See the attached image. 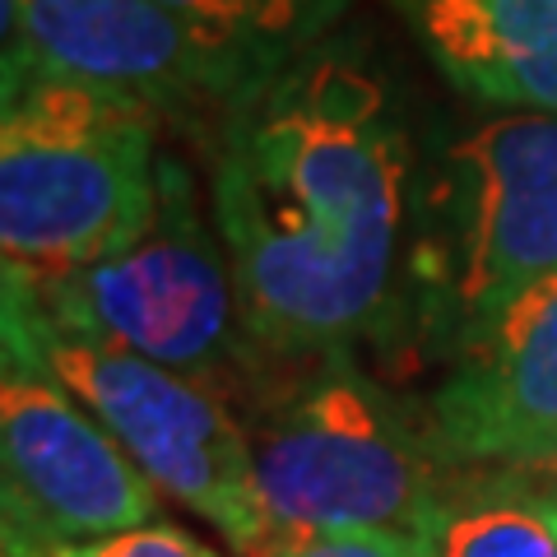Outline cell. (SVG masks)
<instances>
[{
  "mask_svg": "<svg viewBox=\"0 0 557 557\" xmlns=\"http://www.w3.org/2000/svg\"><path fill=\"white\" fill-rule=\"evenodd\" d=\"M409 135L372 70L317 51L219 121L209 214L256 344L330 358L386 325L409 233Z\"/></svg>",
  "mask_w": 557,
  "mask_h": 557,
  "instance_id": "6da1fadb",
  "label": "cell"
},
{
  "mask_svg": "<svg viewBox=\"0 0 557 557\" xmlns=\"http://www.w3.org/2000/svg\"><path fill=\"white\" fill-rule=\"evenodd\" d=\"M163 126L135 98L5 70L0 256L10 284L51 288L149 228L159 209Z\"/></svg>",
  "mask_w": 557,
  "mask_h": 557,
  "instance_id": "7a4b0ae2",
  "label": "cell"
},
{
  "mask_svg": "<svg viewBox=\"0 0 557 557\" xmlns=\"http://www.w3.org/2000/svg\"><path fill=\"white\" fill-rule=\"evenodd\" d=\"M274 534L423 530L456 460L344 354L278 368L242 413Z\"/></svg>",
  "mask_w": 557,
  "mask_h": 557,
  "instance_id": "3957f363",
  "label": "cell"
},
{
  "mask_svg": "<svg viewBox=\"0 0 557 557\" xmlns=\"http://www.w3.org/2000/svg\"><path fill=\"white\" fill-rule=\"evenodd\" d=\"M24 293L51 325L159 362L214 391L233 413L265 391L278 362L247 330L214 214L209 205L200 209V190L177 153H163L159 209L145 233L61 284Z\"/></svg>",
  "mask_w": 557,
  "mask_h": 557,
  "instance_id": "277c9868",
  "label": "cell"
},
{
  "mask_svg": "<svg viewBox=\"0 0 557 557\" xmlns=\"http://www.w3.org/2000/svg\"><path fill=\"white\" fill-rule=\"evenodd\" d=\"M5 354L61 381L168 502L200 516L242 557L265 553L274 520L256 483L247 428L214 391L51 325L14 284H5Z\"/></svg>",
  "mask_w": 557,
  "mask_h": 557,
  "instance_id": "5b68a950",
  "label": "cell"
},
{
  "mask_svg": "<svg viewBox=\"0 0 557 557\" xmlns=\"http://www.w3.org/2000/svg\"><path fill=\"white\" fill-rule=\"evenodd\" d=\"M428 288L456 339L557 274V112H497L450 145Z\"/></svg>",
  "mask_w": 557,
  "mask_h": 557,
  "instance_id": "8992f818",
  "label": "cell"
},
{
  "mask_svg": "<svg viewBox=\"0 0 557 557\" xmlns=\"http://www.w3.org/2000/svg\"><path fill=\"white\" fill-rule=\"evenodd\" d=\"M5 539L94 544L159 520L163 493L42 368L5 354L0 376Z\"/></svg>",
  "mask_w": 557,
  "mask_h": 557,
  "instance_id": "52a82bcc",
  "label": "cell"
},
{
  "mask_svg": "<svg viewBox=\"0 0 557 557\" xmlns=\"http://www.w3.org/2000/svg\"><path fill=\"white\" fill-rule=\"evenodd\" d=\"M428 423L456 465L557 469V274L456 339Z\"/></svg>",
  "mask_w": 557,
  "mask_h": 557,
  "instance_id": "ba28073f",
  "label": "cell"
},
{
  "mask_svg": "<svg viewBox=\"0 0 557 557\" xmlns=\"http://www.w3.org/2000/svg\"><path fill=\"white\" fill-rule=\"evenodd\" d=\"M5 70L135 98L163 121L237 102L214 57L159 0H5Z\"/></svg>",
  "mask_w": 557,
  "mask_h": 557,
  "instance_id": "9c48e42d",
  "label": "cell"
},
{
  "mask_svg": "<svg viewBox=\"0 0 557 557\" xmlns=\"http://www.w3.org/2000/svg\"><path fill=\"white\" fill-rule=\"evenodd\" d=\"M432 65L502 112H557V0H409Z\"/></svg>",
  "mask_w": 557,
  "mask_h": 557,
  "instance_id": "30bf717a",
  "label": "cell"
},
{
  "mask_svg": "<svg viewBox=\"0 0 557 557\" xmlns=\"http://www.w3.org/2000/svg\"><path fill=\"white\" fill-rule=\"evenodd\" d=\"M418 539L428 557H557V483L530 469L456 465Z\"/></svg>",
  "mask_w": 557,
  "mask_h": 557,
  "instance_id": "8fae6325",
  "label": "cell"
},
{
  "mask_svg": "<svg viewBox=\"0 0 557 557\" xmlns=\"http://www.w3.org/2000/svg\"><path fill=\"white\" fill-rule=\"evenodd\" d=\"M190 28L228 89L242 98L278 70L321 51V38L339 24L348 0H159Z\"/></svg>",
  "mask_w": 557,
  "mask_h": 557,
  "instance_id": "7c38bea8",
  "label": "cell"
},
{
  "mask_svg": "<svg viewBox=\"0 0 557 557\" xmlns=\"http://www.w3.org/2000/svg\"><path fill=\"white\" fill-rule=\"evenodd\" d=\"M5 557H223L214 544L168 520L139 525L94 544H28V539H5Z\"/></svg>",
  "mask_w": 557,
  "mask_h": 557,
  "instance_id": "4fadbf2b",
  "label": "cell"
},
{
  "mask_svg": "<svg viewBox=\"0 0 557 557\" xmlns=\"http://www.w3.org/2000/svg\"><path fill=\"white\" fill-rule=\"evenodd\" d=\"M256 557H428L413 530H325V534H274Z\"/></svg>",
  "mask_w": 557,
  "mask_h": 557,
  "instance_id": "5bb4252c",
  "label": "cell"
},
{
  "mask_svg": "<svg viewBox=\"0 0 557 557\" xmlns=\"http://www.w3.org/2000/svg\"><path fill=\"white\" fill-rule=\"evenodd\" d=\"M548 479H553V483H557V469H548Z\"/></svg>",
  "mask_w": 557,
  "mask_h": 557,
  "instance_id": "9a60e30c",
  "label": "cell"
}]
</instances>
